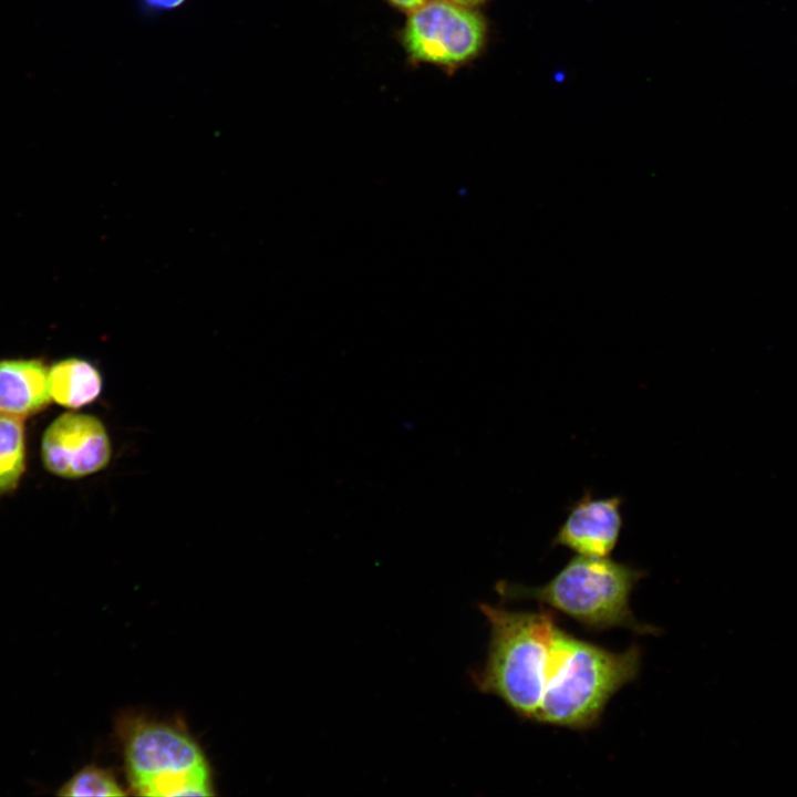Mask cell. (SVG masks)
Returning a JSON list of instances; mask_svg holds the SVG:
<instances>
[{"label": "cell", "instance_id": "obj_1", "mask_svg": "<svg viewBox=\"0 0 797 797\" xmlns=\"http://www.w3.org/2000/svg\"><path fill=\"white\" fill-rule=\"evenodd\" d=\"M489 625L486 661L472 673L476 687L500 698L516 715L535 721L560 627L552 610L516 611L480 604Z\"/></svg>", "mask_w": 797, "mask_h": 797}, {"label": "cell", "instance_id": "obj_2", "mask_svg": "<svg viewBox=\"0 0 797 797\" xmlns=\"http://www.w3.org/2000/svg\"><path fill=\"white\" fill-rule=\"evenodd\" d=\"M641 658L638 645L613 652L560 628L535 722L576 731L597 726L612 696L638 677Z\"/></svg>", "mask_w": 797, "mask_h": 797}, {"label": "cell", "instance_id": "obj_3", "mask_svg": "<svg viewBox=\"0 0 797 797\" xmlns=\"http://www.w3.org/2000/svg\"><path fill=\"white\" fill-rule=\"evenodd\" d=\"M644 576L643 569L610 557L576 555L539 587L501 581L496 590L504 599L538 601L591 632L623 628L656 634L659 629L638 621L630 608V596Z\"/></svg>", "mask_w": 797, "mask_h": 797}, {"label": "cell", "instance_id": "obj_4", "mask_svg": "<svg viewBox=\"0 0 797 797\" xmlns=\"http://www.w3.org/2000/svg\"><path fill=\"white\" fill-rule=\"evenodd\" d=\"M133 789L144 796H210L208 765L198 744L167 723L137 720L124 735Z\"/></svg>", "mask_w": 797, "mask_h": 797}, {"label": "cell", "instance_id": "obj_5", "mask_svg": "<svg viewBox=\"0 0 797 797\" xmlns=\"http://www.w3.org/2000/svg\"><path fill=\"white\" fill-rule=\"evenodd\" d=\"M486 38L484 19L470 7L431 0L412 10L403 34L416 61L455 65L474 58Z\"/></svg>", "mask_w": 797, "mask_h": 797}, {"label": "cell", "instance_id": "obj_6", "mask_svg": "<svg viewBox=\"0 0 797 797\" xmlns=\"http://www.w3.org/2000/svg\"><path fill=\"white\" fill-rule=\"evenodd\" d=\"M112 456L104 424L95 416L64 413L45 429L41 458L46 470L63 478H82L102 470Z\"/></svg>", "mask_w": 797, "mask_h": 797}, {"label": "cell", "instance_id": "obj_7", "mask_svg": "<svg viewBox=\"0 0 797 797\" xmlns=\"http://www.w3.org/2000/svg\"><path fill=\"white\" fill-rule=\"evenodd\" d=\"M620 496L598 498L587 490L573 503L551 540L576 555L610 557L619 541L623 518Z\"/></svg>", "mask_w": 797, "mask_h": 797}, {"label": "cell", "instance_id": "obj_8", "mask_svg": "<svg viewBox=\"0 0 797 797\" xmlns=\"http://www.w3.org/2000/svg\"><path fill=\"white\" fill-rule=\"evenodd\" d=\"M49 369L40 359L0 361V413L24 420L50 403Z\"/></svg>", "mask_w": 797, "mask_h": 797}, {"label": "cell", "instance_id": "obj_9", "mask_svg": "<svg viewBox=\"0 0 797 797\" xmlns=\"http://www.w3.org/2000/svg\"><path fill=\"white\" fill-rule=\"evenodd\" d=\"M49 392L58 404L79 408L90 404L102 391V376L90 362L69 358L49 369Z\"/></svg>", "mask_w": 797, "mask_h": 797}, {"label": "cell", "instance_id": "obj_10", "mask_svg": "<svg viewBox=\"0 0 797 797\" xmlns=\"http://www.w3.org/2000/svg\"><path fill=\"white\" fill-rule=\"evenodd\" d=\"M25 455L23 420L0 413V495L18 487L25 472Z\"/></svg>", "mask_w": 797, "mask_h": 797}, {"label": "cell", "instance_id": "obj_11", "mask_svg": "<svg viewBox=\"0 0 797 797\" xmlns=\"http://www.w3.org/2000/svg\"><path fill=\"white\" fill-rule=\"evenodd\" d=\"M56 795L65 797H116L123 796L125 793L108 769L96 765H86L62 784Z\"/></svg>", "mask_w": 797, "mask_h": 797}, {"label": "cell", "instance_id": "obj_12", "mask_svg": "<svg viewBox=\"0 0 797 797\" xmlns=\"http://www.w3.org/2000/svg\"><path fill=\"white\" fill-rule=\"evenodd\" d=\"M188 1L189 0H135V6L141 17L155 19L185 7Z\"/></svg>", "mask_w": 797, "mask_h": 797}, {"label": "cell", "instance_id": "obj_13", "mask_svg": "<svg viewBox=\"0 0 797 797\" xmlns=\"http://www.w3.org/2000/svg\"><path fill=\"white\" fill-rule=\"evenodd\" d=\"M392 4L397 8L405 10H414L425 3L427 0H389Z\"/></svg>", "mask_w": 797, "mask_h": 797}, {"label": "cell", "instance_id": "obj_14", "mask_svg": "<svg viewBox=\"0 0 797 797\" xmlns=\"http://www.w3.org/2000/svg\"><path fill=\"white\" fill-rule=\"evenodd\" d=\"M462 6L474 7L482 3L484 0H451Z\"/></svg>", "mask_w": 797, "mask_h": 797}]
</instances>
